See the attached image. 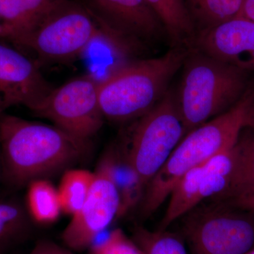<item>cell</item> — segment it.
I'll return each instance as SVG.
<instances>
[{
	"label": "cell",
	"mask_w": 254,
	"mask_h": 254,
	"mask_svg": "<svg viewBox=\"0 0 254 254\" xmlns=\"http://www.w3.org/2000/svg\"><path fill=\"white\" fill-rule=\"evenodd\" d=\"M239 210L212 200L184 215L182 233L190 254H246L254 248V219Z\"/></svg>",
	"instance_id": "obj_7"
},
{
	"label": "cell",
	"mask_w": 254,
	"mask_h": 254,
	"mask_svg": "<svg viewBox=\"0 0 254 254\" xmlns=\"http://www.w3.org/2000/svg\"><path fill=\"white\" fill-rule=\"evenodd\" d=\"M103 22L138 41L153 39L164 28L147 0H93Z\"/></svg>",
	"instance_id": "obj_12"
},
{
	"label": "cell",
	"mask_w": 254,
	"mask_h": 254,
	"mask_svg": "<svg viewBox=\"0 0 254 254\" xmlns=\"http://www.w3.org/2000/svg\"><path fill=\"white\" fill-rule=\"evenodd\" d=\"M175 95L187 133L234 106L249 88L248 71L190 50Z\"/></svg>",
	"instance_id": "obj_4"
},
{
	"label": "cell",
	"mask_w": 254,
	"mask_h": 254,
	"mask_svg": "<svg viewBox=\"0 0 254 254\" xmlns=\"http://www.w3.org/2000/svg\"><path fill=\"white\" fill-rule=\"evenodd\" d=\"M2 114H3V113H1V111H0V116H1V115H2Z\"/></svg>",
	"instance_id": "obj_28"
},
{
	"label": "cell",
	"mask_w": 254,
	"mask_h": 254,
	"mask_svg": "<svg viewBox=\"0 0 254 254\" xmlns=\"http://www.w3.org/2000/svg\"><path fill=\"white\" fill-rule=\"evenodd\" d=\"M98 84L90 76L73 78L53 88L31 111L76 138L91 141L104 123Z\"/></svg>",
	"instance_id": "obj_8"
},
{
	"label": "cell",
	"mask_w": 254,
	"mask_h": 254,
	"mask_svg": "<svg viewBox=\"0 0 254 254\" xmlns=\"http://www.w3.org/2000/svg\"><path fill=\"white\" fill-rule=\"evenodd\" d=\"M186 134L175 95L168 91L151 110L131 121L116 144L146 188Z\"/></svg>",
	"instance_id": "obj_5"
},
{
	"label": "cell",
	"mask_w": 254,
	"mask_h": 254,
	"mask_svg": "<svg viewBox=\"0 0 254 254\" xmlns=\"http://www.w3.org/2000/svg\"><path fill=\"white\" fill-rule=\"evenodd\" d=\"M118 33L105 22L100 27L86 10L63 0L35 26L10 41L41 60L58 63L79 56L97 38Z\"/></svg>",
	"instance_id": "obj_6"
},
{
	"label": "cell",
	"mask_w": 254,
	"mask_h": 254,
	"mask_svg": "<svg viewBox=\"0 0 254 254\" xmlns=\"http://www.w3.org/2000/svg\"><path fill=\"white\" fill-rule=\"evenodd\" d=\"M95 176V173L84 169H68L63 174L58 190L64 213L72 216L81 208Z\"/></svg>",
	"instance_id": "obj_19"
},
{
	"label": "cell",
	"mask_w": 254,
	"mask_h": 254,
	"mask_svg": "<svg viewBox=\"0 0 254 254\" xmlns=\"http://www.w3.org/2000/svg\"><path fill=\"white\" fill-rule=\"evenodd\" d=\"M168 33L172 48L194 49L196 28L184 0H147Z\"/></svg>",
	"instance_id": "obj_13"
},
{
	"label": "cell",
	"mask_w": 254,
	"mask_h": 254,
	"mask_svg": "<svg viewBox=\"0 0 254 254\" xmlns=\"http://www.w3.org/2000/svg\"><path fill=\"white\" fill-rule=\"evenodd\" d=\"M225 203L249 213H254V191L250 194L239 197Z\"/></svg>",
	"instance_id": "obj_23"
},
{
	"label": "cell",
	"mask_w": 254,
	"mask_h": 254,
	"mask_svg": "<svg viewBox=\"0 0 254 254\" xmlns=\"http://www.w3.org/2000/svg\"><path fill=\"white\" fill-rule=\"evenodd\" d=\"M26 206L32 221L41 225L57 221L63 211L58 189L47 179L28 185Z\"/></svg>",
	"instance_id": "obj_17"
},
{
	"label": "cell",
	"mask_w": 254,
	"mask_h": 254,
	"mask_svg": "<svg viewBox=\"0 0 254 254\" xmlns=\"http://www.w3.org/2000/svg\"><path fill=\"white\" fill-rule=\"evenodd\" d=\"M63 0H0V18L9 41L28 31Z\"/></svg>",
	"instance_id": "obj_14"
},
{
	"label": "cell",
	"mask_w": 254,
	"mask_h": 254,
	"mask_svg": "<svg viewBox=\"0 0 254 254\" xmlns=\"http://www.w3.org/2000/svg\"><path fill=\"white\" fill-rule=\"evenodd\" d=\"M250 127H254V90L250 87L230 109L184 136L147 185L138 205L141 216L147 218L153 215L185 174L233 147L242 131Z\"/></svg>",
	"instance_id": "obj_2"
},
{
	"label": "cell",
	"mask_w": 254,
	"mask_h": 254,
	"mask_svg": "<svg viewBox=\"0 0 254 254\" xmlns=\"http://www.w3.org/2000/svg\"><path fill=\"white\" fill-rule=\"evenodd\" d=\"M245 0H184L198 33L240 16Z\"/></svg>",
	"instance_id": "obj_18"
},
{
	"label": "cell",
	"mask_w": 254,
	"mask_h": 254,
	"mask_svg": "<svg viewBox=\"0 0 254 254\" xmlns=\"http://www.w3.org/2000/svg\"><path fill=\"white\" fill-rule=\"evenodd\" d=\"M194 49L248 72L254 71V22L238 16L201 32Z\"/></svg>",
	"instance_id": "obj_11"
},
{
	"label": "cell",
	"mask_w": 254,
	"mask_h": 254,
	"mask_svg": "<svg viewBox=\"0 0 254 254\" xmlns=\"http://www.w3.org/2000/svg\"><path fill=\"white\" fill-rule=\"evenodd\" d=\"M1 183V157H0V184Z\"/></svg>",
	"instance_id": "obj_26"
},
{
	"label": "cell",
	"mask_w": 254,
	"mask_h": 254,
	"mask_svg": "<svg viewBox=\"0 0 254 254\" xmlns=\"http://www.w3.org/2000/svg\"><path fill=\"white\" fill-rule=\"evenodd\" d=\"M38 64L0 42V111L16 105L31 110L52 90Z\"/></svg>",
	"instance_id": "obj_10"
},
{
	"label": "cell",
	"mask_w": 254,
	"mask_h": 254,
	"mask_svg": "<svg viewBox=\"0 0 254 254\" xmlns=\"http://www.w3.org/2000/svg\"><path fill=\"white\" fill-rule=\"evenodd\" d=\"M28 254H74L66 247H63L50 241L38 242Z\"/></svg>",
	"instance_id": "obj_22"
},
{
	"label": "cell",
	"mask_w": 254,
	"mask_h": 254,
	"mask_svg": "<svg viewBox=\"0 0 254 254\" xmlns=\"http://www.w3.org/2000/svg\"><path fill=\"white\" fill-rule=\"evenodd\" d=\"M7 31H6V28H5L4 23L1 21L0 18V38H4L7 39Z\"/></svg>",
	"instance_id": "obj_25"
},
{
	"label": "cell",
	"mask_w": 254,
	"mask_h": 254,
	"mask_svg": "<svg viewBox=\"0 0 254 254\" xmlns=\"http://www.w3.org/2000/svg\"><path fill=\"white\" fill-rule=\"evenodd\" d=\"M190 51L172 48L161 57L128 63L107 76L98 84L104 118L127 123L151 110L166 94L170 80Z\"/></svg>",
	"instance_id": "obj_3"
},
{
	"label": "cell",
	"mask_w": 254,
	"mask_h": 254,
	"mask_svg": "<svg viewBox=\"0 0 254 254\" xmlns=\"http://www.w3.org/2000/svg\"><path fill=\"white\" fill-rule=\"evenodd\" d=\"M91 141L55 125L3 113L0 116L1 183L13 190L64 173L87 158Z\"/></svg>",
	"instance_id": "obj_1"
},
{
	"label": "cell",
	"mask_w": 254,
	"mask_h": 254,
	"mask_svg": "<svg viewBox=\"0 0 254 254\" xmlns=\"http://www.w3.org/2000/svg\"><path fill=\"white\" fill-rule=\"evenodd\" d=\"M32 220L26 204L16 197H0V254H6L27 240Z\"/></svg>",
	"instance_id": "obj_15"
},
{
	"label": "cell",
	"mask_w": 254,
	"mask_h": 254,
	"mask_svg": "<svg viewBox=\"0 0 254 254\" xmlns=\"http://www.w3.org/2000/svg\"><path fill=\"white\" fill-rule=\"evenodd\" d=\"M254 22V0H245L240 16Z\"/></svg>",
	"instance_id": "obj_24"
},
{
	"label": "cell",
	"mask_w": 254,
	"mask_h": 254,
	"mask_svg": "<svg viewBox=\"0 0 254 254\" xmlns=\"http://www.w3.org/2000/svg\"><path fill=\"white\" fill-rule=\"evenodd\" d=\"M95 180L83 206L62 234L66 248L82 252L89 248L95 238L118 218L120 193L111 164L103 155L95 172Z\"/></svg>",
	"instance_id": "obj_9"
},
{
	"label": "cell",
	"mask_w": 254,
	"mask_h": 254,
	"mask_svg": "<svg viewBox=\"0 0 254 254\" xmlns=\"http://www.w3.org/2000/svg\"><path fill=\"white\" fill-rule=\"evenodd\" d=\"M250 128L242 131L237 142L236 168L230 186L215 201H229L254 191V131H249Z\"/></svg>",
	"instance_id": "obj_16"
},
{
	"label": "cell",
	"mask_w": 254,
	"mask_h": 254,
	"mask_svg": "<svg viewBox=\"0 0 254 254\" xmlns=\"http://www.w3.org/2000/svg\"><path fill=\"white\" fill-rule=\"evenodd\" d=\"M88 254H144L140 247L121 230L115 229L103 242L93 246Z\"/></svg>",
	"instance_id": "obj_21"
},
{
	"label": "cell",
	"mask_w": 254,
	"mask_h": 254,
	"mask_svg": "<svg viewBox=\"0 0 254 254\" xmlns=\"http://www.w3.org/2000/svg\"><path fill=\"white\" fill-rule=\"evenodd\" d=\"M246 254H254V248L252 249V250H251L250 252H247Z\"/></svg>",
	"instance_id": "obj_27"
},
{
	"label": "cell",
	"mask_w": 254,
	"mask_h": 254,
	"mask_svg": "<svg viewBox=\"0 0 254 254\" xmlns=\"http://www.w3.org/2000/svg\"><path fill=\"white\" fill-rule=\"evenodd\" d=\"M132 240L144 254H188L183 239L166 230L151 231L136 226Z\"/></svg>",
	"instance_id": "obj_20"
}]
</instances>
